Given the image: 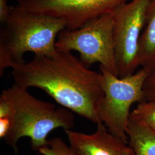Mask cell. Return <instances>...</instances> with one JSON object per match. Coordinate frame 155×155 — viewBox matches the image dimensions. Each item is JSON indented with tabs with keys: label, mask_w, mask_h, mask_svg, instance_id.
Returning <instances> with one entry per match:
<instances>
[{
	"label": "cell",
	"mask_w": 155,
	"mask_h": 155,
	"mask_svg": "<svg viewBox=\"0 0 155 155\" xmlns=\"http://www.w3.org/2000/svg\"><path fill=\"white\" fill-rule=\"evenodd\" d=\"M131 113L145 123L155 133V101H146L139 102Z\"/></svg>",
	"instance_id": "8fae6325"
},
{
	"label": "cell",
	"mask_w": 155,
	"mask_h": 155,
	"mask_svg": "<svg viewBox=\"0 0 155 155\" xmlns=\"http://www.w3.org/2000/svg\"><path fill=\"white\" fill-rule=\"evenodd\" d=\"M150 0H132L111 13L118 77L136 72L139 66L140 40L146 21Z\"/></svg>",
	"instance_id": "8992f818"
},
{
	"label": "cell",
	"mask_w": 155,
	"mask_h": 155,
	"mask_svg": "<svg viewBox=\"0 0 155 155\" xmlns=\"http://www.w3.org/2000/svg\"><path fill=\"white\" fill-rule=\"evenodd\" d=\"M91 134L64 130L69 145L77 155H135L127 143L111 133L105 124L99 122Z\"/></svg>",
	"instance_id": "ba28073f"
},
{
	"label": "cell",
	"mask_w": 155,
	"mask_h": 155,
	"mask_svg": "<svg viewBox=\"0 0 155 155\" xmlns=\"http://www.w3.org/2000/svg\"><path fill=\"white\" fill-rule=\"evenodd\" d=\"M5 155V154H4V155ZM17 155V152H15V153H14V154H13V155Z\"/></svg>",
	"instance_id": "9a60e30c"
},
{
	"label": "cell",
	"mask_w": 155,
	"mask_h": 155,
	"mask_svg": "<svg viewBox=\"0 0 155 155\" xmlns=\"http://www.w3.org/2000/svg\"><path fill=\"white\" fill-rule=\"evenodd\" d=\"M155 101V71L150 73L144 82L142 101Z\"/></svg>",
	"instance_id": "4fadbf2b"
},
{
	"label": "cell",
	"mask_w": 155,
	"mask_h": 155,
	"mask_svg": "<svg viewBox=\"0 0 155 155\" xmlns=\"http://www.w3.org/2000/svg\"><path fill=\"white\" fill-rule=\"evenodd\" d=\"M55 45L58 50L78 52L79 59L89 68L98 63L118 77L111 13L90 20L77 29H64L59 34Z\"/></svg>",
	"instance_id": "5b68a950"
},
{
	"label": "cell",
	"mask_w": 155,
	"mask_h": 155,
	"mask_svg": "<svg viewBox=\"0 0 155 155\" xmlns=\"http://www.w3.org/2000/svg\"><path fill=\"white\" fill-rule=\"evenodd\" d=\"M0 32V75L25 61L24 55L51 56L56 51L59 34L66 29L65 21L59 18L28 11L17 5Z\"/></svg>",
	"instance_id": "3957f363"
},
{
	"label": "cell",
	"mask_w": 155,
	"mask_h": 155,
	"mask_svg": "<svg viewBox=\"0 0 155 155\" xmlns=\"http://www.w3.org/2000/svg\"><path fill=\"white\" fill-rule=\"evenodd\" d=\"M38 153L42 155H77L63 139L55 137L48 141L47 144L41 148Z\"/></svg>",
	"instance_id": "7c38bea8"
},
{
	"label": "cell",
	"mask_w": 155,
	"mask_h": 155,
	"mask_svg": "<svg viewBox=\"0 0 155 155\" xmlns=\"http://www.w3.org/2000/svg\"><path fill=\"white\" fill-rule=\"evenodd\" d=\"M0 99L9 109L10 130L3 140L15 152L22 137H28L32 150L38 152L48 143L47 137L57 128L70 130L75 125L72 111L33 97L28 89L13 84L2 91Z\"/></svg>",
	"instance_id": "7a4b0ae2"
},
{
	"label": "cell",
	"mask_w": 155,
	"mask_h": 155,
	"mask_svg": "<svg viewBox=\"0 0 155 155\" xmlns=\"http://www.w3.org/2000/svg\"><path fill=\"white\" fill-rule=\"evenodd\" d=\"M12 6L8 4L6 0H0V22L4 24L9 16Z\"/></svg>",
	"instance_id": "5bb4252c"
},
{
	"label": "cell",
	"mask_w": 155,
	"mask_h": 155,
	"mask_svg": "<svg viewBox=\"0 0 155 155\" xmlns=\"http://www.w3.org/2000/svg\"><path fill=\"white\" fill-rule=\"evenodd\" d=\"M14 84L44 91L63 107L94 124L104 97L101 72L91 70L71 51L58 50L51 56L35 55L13 68Z\"/></svg>",
	"instance_id": "6da1fadb"
},
{
	"label": "cell",
	"mask_w": 155,
	"mask_h": 155,
	"mask_svg": "<svg viewBox=\"0 0 155 155\" xmlns=\"http://www.w3.org/2000/svg\"><path fill=\"white\" fill-rule=\"evenodd\" d=\"M104 97L98 109L100 122L117 137L128 143L127 134L131 106L143 100L144 82L150 73L141 68L125 77L113 75L100 66Z\"/></svg>",
	"instance_id": "277c9868"
},
{
	"label": "cell",
	"mask_w": 155,
	"mask_h": 155,
	"mask_svg": "<svg viewBox=\"0 0 155 155\" xmlns=\"http://www.w3.org/2000/svg\"><path fill=\"white\" fill-rule=\"evenodd\" d=\"M128 0H17L18 5L28 11L63 20L66 29L81 27L94 18L111 13Z\"/></svg>",
	"instance_id": "52a82bcc"
},
{
	"label": "cell",
	"mask_w": 155,
	"mask_h": 155,
	"mask_svg": "<svg viewBox=\"0 0 155 155\" xmlns=\"http://www.w3.org/2000/svg\"><path fill=\"white\" fill-rule=\"evenodd\" d=\"M127 134L135 155H155V133L130 113Z\"/></svg>",
	"instance_id": "30bf717a"
},
{
	"label": "cell",
	"mask_w": 155,
	"mask_h": 155,
	"mask_svg": "<svg viewBox=\"0 0 155 155\" xmlns=\"http://www.w3.org/2000/svg\"><path fill=\"white\" fill-rule=\"evenodd\" d=\"M139 66L149 73L155 71V0H150L140 40Z\"/></svg>",
	"instance_id": "9c48e42d"
}]
</instances>
